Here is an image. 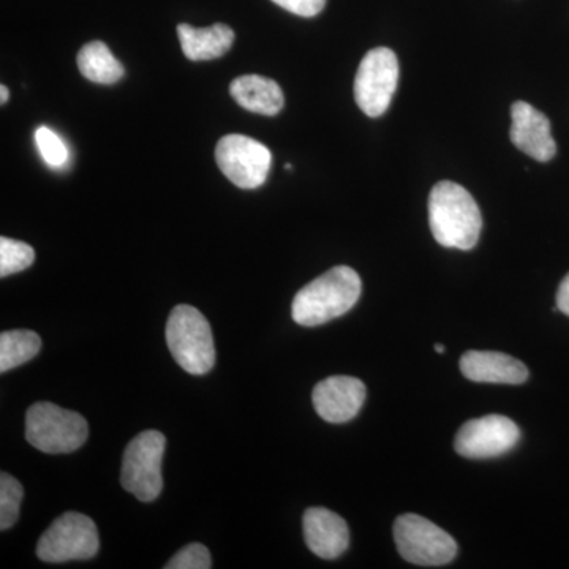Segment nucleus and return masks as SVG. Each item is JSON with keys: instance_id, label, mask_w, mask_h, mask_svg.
<instances>
[{"instance_id": "obj_2", "label": "nucleus", "mask_w": 569, "mask_h": 569, "mask_svg": "<svg viewBox=\"0 0 569 569\" xmlns=\"http://www.w3.org/2000/svg\"><path fill=\"white\" fill-rule=\"evenodd\" d=\"M361 277L348 266H336L295 296L291 316L301 326H320L346 316L361 296Z\"/></svg>"}, {"instance_id": "obj_14", "label": "nucleus", "mask_w": 569, "mask_h": 569, "mask_svg": "<svg viewBox=\"0 0 569 569\" xmlns=\"http://www.w3.org/2000/svg\"><path fill=\"white\" fill-rule=\"evenodd\" d=\"M460 370L477 383L522 385L529 380V369L522 361L498 351H467L460 359Z\"/></svg>"}, {"instance_id": "obj_9", "label": "nucleus", "mask_w": 569, "mask_h": 569, "mask_svg": "<svg viewBox=\"0 0 569 569\" xmlns=\"http://www.w3.org/2000/svg\"><path fill=\"white\" fill-rule=\"evenodd\" d=\"M216 160L220 171L239 189L263 186L271 171L272 153L263 142L246 134H227L217 142Z\"/></svg>"}, {"instance_id": "obj_17", "label": "nucleus", "mask_w": 569, "mask_h": 569, "mask_svg": "<svg viewBox=\"0 0 569 569\" xmlns=\"http://www.w3.org/2000/svg\"><path fill=\"white\" fill-rule=\"evenodd\" d=\"M78 69L86 80L97 84H114L123 77V66L103 41H89L78 54Z\"/></svg>"}, {"instance_id": "obj_1", "label": "nucleus", "mask_w": 569, "mask_h": 569, "mask_svg": "<svg viewBox=\"0 0 569 569\" xmlns=\"http://www.w3.org/2000/svg\"><path fill=\"white\" fill-rule=\"evenodd\" d=\"M429 224L438 244L471 250L478 244L482 217L467 189L456 182L441 181L430 192Z\"/></svg>"}, {"instance_id": "obj_15", "label": "nucleus", "mask_w": 569, "mask_h": 569, "mask_svg": "<svg viewBox=\"0 0 569 569\" xmlns=\"http://www.w3.org/2000/svg\"><path fill=\"white\" fill-rule=\"evenodd\" d=\"M178 36L183 54L194 62L222 58L231 50L236 39L233 29L222 22L203 29L179 24Z\"/></svg>"}, {"instance_id": "obj_16", "label": "nucleus", "mask_w": 569, "mask_h": 569, "mask_svg": "<svg viewBox=\"0 0 569 569\" xmlns=\"http://www.w3.org/2000/svg\"><path fill=\"white\" fill-rule=\"evenodd\" d=\"M230 92L238 104H241L247 111L257 112V114H279L284 104L280 86L274 80L258 77V74L236 78L231 82Z\"/></svg>"}, {"instance_id": "obj_20", "label": "nucleus", "mask_w": 569, "mask_h": 569, "mask_svg": "<svg viewBox=\"0 0 569 569\" xmlns=\"http://www.w3.org/2000/svg\"><path fill=\"white\" fill-rule=\"evenodd\" d=\"M24 490L21 482L9 473L0 475V530H9L20 518Z\"/></svg>"}, {"instance_id": "obj_6", "label": "nucleus", "mask_w": 569, "mask_h": 569, "mask_svg": "<svg viewBox=\"0 0 569 569\" xmlns=\"http://www.w3.org/2000/svg\"><path fill=\"white\" fill-rule=\"evenodd\" d=\"M395 541L400 556L419 567H443L458 556L455 538L418 515L396 519Z\"/></svg>"}, {"instance_id": "obj_13", "label": "nucleus", "mask_w": 569, "mask_h": 569, "mask_svg": "<svg viewBox=\"0 0 569 569\" xmlns=\"http://www.w3.org/2000/svg\"><path fill=\"white\" fill-rule=\"evenodd\" d=\"M302 529L307 548L320 559L335 560L350 545V530L346 520L326 508L307 509Z\"/></svg>"}, {"instance_id": "obj_26", "label": "nucleus", "mask_w": 569, "mask_h": 569, "mask_svg": "<svg viewBox=\"0 0 569 569\" xmlns=\"http://www.w3.org/2000/svg\"><path fill=\"white\" fill-rule=\"evenodd\" d=\"M436 351L438 355H443L445 353V347L443 346H436Z\"/></svg>"}, {"instance_id": "obj_12", "label": "nucleus", "mask_w": 569, "mask_h": 569, "mask_svg": "<svg viewBox=\"0 0 569 569\" xmlns=\"http://www.w3.org/2000/svg\"><path fill=\"white\" fill-rule=\"evenodd\" d=\"M511 141L516 148L538 162H549L557 152L549 119L527 102L511 107Z\"/></svg>"}, {"instance_id": "obj_10", "label": "nucleus", "mask_w": 569, "mask_h": 569, "mask_svg": "<svg viewBox=\"0 0 569 569\" xmlns=\"http://www.w3.org/2000/svg\"><path fill=\"white\" fill-rule=\"evenodd\" d=\"M520 440V429L501 415L471 419L460 427L455 440L458 455L467 459H492L507 455Z\"/></svg>"}, {"instance_id": "obj_5", "label": "nucleus", "mask_w": 569, "mask_h": 569, "mask_svg": "<svg viewBox=\"0 0 569 569\" xmlns=\"http://www.w3.org/2000/svg\"><path fill=\"white\" fill-rule=\"evenodd\" d=\"M167 438L159 430H146L123 451L121 485L138 500H157L163 489L162 460Z\"/></svg>"}, {"instance_id": "obj_24", "label": "nucleus", "mask_w": 569, "mask_h": 569, "mask_svg": "<svg viewBox=\"0 0 569 569\" xmlns=\"http://www.w3.org/2000/svg\"><path fill=\"white\" fill-rule=\"evenodd\" d=\"M557 307H559L560 312L569 317V274L565 277L559 291H557Z\"/></svg>"}, {"instance_id": "obj_8", "label": "nucleus", "mask_w": 569, "mask_h": 569, "mask_svg": "<svg viewBox=\"0 0 569 569\" xmlns=\"http://www.w3.org/2000/svg\"><path fill=\"white\" fill-rule=\"evenodd\" d=\"M399 82V61L389 48L370 50L359 63L355 100L369 118H380L391 104Z\"/></svg>"}, {"instance_id": "obj_3", "label": "nucleus", "mask_w": 569, "mask_h": 569, "mask_svg": "<svg viewBox=\"0 0 569 569\" xmlns=\"http://www.w3.org/2000/svg\"><path fill=\"white\" fill-rule=\"evenodd\" d=\"M167 343L176 362L192 376H204L216 365L212 329L200 310L176 306L167 323Z\"/></svg>"}, {"instance_id": "obj_21", "label": "nucleus", "mask_w": 569, "mask_h": 569, "mask_svg": "<svg viewBox=\"0 0 569 569\" xmlns=\"http://www.w3.org/2000/svg\"><path fill=\"white\" fill-rule=\"evenodd\" d=\"M36 144L41 159L51 168H61L69 162V149L58 133L48 127H39L36 132Z\"/></svg>"}, {"instance_id": "obj_7", "label": "nucleus", "mask_w": 569, "mask_h": 569, "mask_svg": "<svg viewBox=\"0 0 569 569\" xmlns=\"http://www.w3.org/2000/svg\"><path fill=\"white\" fill-rule=\"evenodd\" d=\"M96 523L81 512H66L51 523L37 542V557L48 563L89 560L99 552Z\"/></svg>"}, {"instance_id": "obj_4", "label": "nucleus", "mask_w": 569, "mask_h": 569, "mask_svg": "<svg viewBox=\"0 0 569 569\" xmlns=\"http://www.w3.org/2000/svg\"><path fill=\"white\" fill-rule=\"evenodd\" d=\"M88 421L77 411L51 402L33 403L26 415V438L47 455H69L86 443Z\"/></svg>"}, {"instance_id": "obj_11", "label": "nucleus", "mask_w": 569, "mask_h": 569, "mask_svg": "<svg viewBox=\"0 0 569 569\" xmlns=\"http://www.w3.org/2000/svg\"><path fill=\"white\" fill-rule=\"evenodd\" d=\"M313 407L325 421L343 425L361 411L366 385L359 378L336 376L320 381L313 389Z\"/></svg>"}, {"instance_id": "obj_18", "label": "nucleus", "mask_w": 569, "mask_h": 569, "mask_svg": "<svg viewBox=\"0 0 569 569\" xmlns=\"http://www.w3.org/2000/svg\"><path fill=\"white\" fill-rule=\"evenodd\" d=\"M41 339L37 332L17 329L0 335V372L6 373L39 355Z\"/></svg>"}, {"instance_id": "obj_25", "label": "nucleus", "mask_w": 569, "mask_h": 569, "mask_svg": "<svg viewBox=\"0 0 569 569\" xmlns=\"http://www.w3.org/2000/svg\"><path fill=\"white\" fill-rule=\"evenodd\" d=\"M9 99H10V91H9V88H7V86H0V103L2 104H6L7 102H9Z\"/></svg>"}, {"instance_id": "obj_19", "label": "nucleus", "mask_w": 569, "mask_h": 569, "mask_svg": "<svg viewBox=\"0 0 569 569\" xmlns=\"http://www.w3.org/2000/svg\"><path fill=\"white\" fill-rule=\"evenodd\" d=\"M36 261V252L31 246L14 239L0 238V276L9 277L18 274L31 268Z\"/></svg>"}, {"instance_id": "obj_23", "label": "nucleus", "mask_w": 569, "mask_h": 569, "mask_svg": "<svg viewBox=\"0 0 569 569\" xmlns=\"http://www.w3.org/2000/svg\"><path fill=\"white\" fill-rule=\"evenodd\" d=\"M272 2L302 18L317 17L326 6V0H272Z\"/></svg>"}, {"instance_id": "obj_22", "label": "nucleus", "mask_w": 569, "mask_h": 569, "mask_svg": "<svg viewBox=\"0 0 569 569\" xmlns=\"http://www.w3.org/2000/svg\"><path fill=\"white\" fill-rule=\"evenodd\" d=\"M212 568L211 553L200 542H192L164 565V569H209Z\"/></svg>"}]
</instances>
